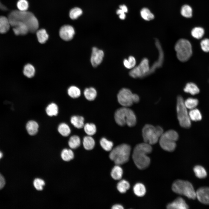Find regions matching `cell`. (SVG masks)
<instances>
[{
  "instance_id": "obj_32",
  "label": "cell",
  "mask_w": 209,
  "mask_h": 209,
  "mask_svg": "<svg viewBox=\"0 0 209 209\" xmlns=\"http://www.w3.org/2000/svg\"><path fill=\"white\" fill-rule=\"evenodd\" d=\"M35 70L34 67L32 64H26L24 68V75L28 78L33 77L34 75Z\"/></svg>"
},
{
  "instance_id": "obj_38",
  "label": "cell",
  "mask_w": 209,
  "mask_h": 209,
  "mask_svg": "<svg viewBox=\"0 0 209 209\" xmlns=\"http://www.w3.org/2000/svg\"><path fill=\"white\" fill-rule=\"evenodd\" d=\"M194 171L195 175L197 177L204 178L206 177L207 174L204 168L200 165L196 166L194 168Z\"/></svg>"
},
{
  "instance_id": "obj_21",
  "label": "cell",
  "mask_w": 209,
  "mask_h": 209,
  "mask_svg": "<svg viewBox=\"0 0 209 209\" xmlns=\"http://www.w3.org/2000/svg\"><path fill=\"white\" fill-rule=\"evenodd\" d=\"M181 14L184 18H191L193 14L192 7L189 4H184L181 7L180 11Z\"/></svg>"
},
{
  "instance_id": "obj_11",
  "label": "cell",
  "mask_w": 209,
  "mask_h": 209,
  "mask_svg": "<svg viewBox=\"0 0 209 209\" xmlns=\"http://www.w3.org/2000/svg\"><path fill=\"white\" fill-rule=\"evenodd\" d=\"M134 93L129 89L122 88L119 91L117 96L119 103L124 107L130 106L134 103Z\"/></svg>"
},
{
  "instance_id": "obj_31",
  "label": "cell",
  "mask_w": 209,
  "mask_h": 209,
  "mask_svg": "<svg viewBox=\"0 0 209 209\" xmlns=\"http://www.w3.org/2000/svg\"><path fill=\"white\" fill-rule=\"evenodd\" d=\"M58 131L61 135L65 137L68 136L71 132L69 126L65 123H61L59 125Z\"/></svg>"
},
{
  "instance_id": "obj_33",
  "label": "cell",
  "mask_w": 209,
  "mask_h": 209,
  "mask_svg": "<svg viewBox=\"0 0 209 209\" xmlns=\"http://www.w3.org/2000/svg\"><path fill=\"white\" fill-rule=\"evenodd\" d=\"M61 157L64 161H68L72 159L74 157V154L71 149H64L61 153Z\"/></svg>"
},
{
  "instance_id": "obj_8",
  "label": "cell",
  "mask_w": 209,
  "mask_h": 209,
  "mask_svg": "<svg viewBox=\"0 0 209 209\" xmlns=\"http://www.w3.org/2000/svg\"><path fill=\"white\" fill-rule=\"evenodd\" d=\"M179 135L175 130H170L163 132L159 139V144L164 150L169 152L174 151L176 148V142Z\"/></svg>"
},
{
  "instance_id": "obj_22",
  "label": "cell",
  "mask_w": 209,
  "mask_h": 209,
  "mask_svg": "<svg viewBox=\"0 0 209 209\" xmlns=\"http://www.w3.org/2000/svg\"><path fill=\"white\" fill-rule=\"evenodd\" d=\"M71 123L76 128L81 129L84 125V118L82 116H73L71 118Z\"/></svg>"
},
{
  "instance_id": "obj_3",
  "label": "cell",
  "mask_w": 209,
  "mask_h": 209,
  "mask_svg": "<svg viewBox=\"0 0 209 209\" xmlns=\"http://www.w3.org/2000/svg\"><path fill=\"white\" fill-rule=\"evenodd\" d=\"M114 119L116 123L123 126L127 125L129 127L134 126L136 123V118L133 111L127 107L117 109L114 113Z\"/></svg>"
},
{
  "instance_id": "obj_35",
  "label": "cell",
  "mask_w": 209,
  "mask_h": 209,
  "mask_svg": "<svg viewBox=\"0 0 209 209\" xmlns=\"http://www.w3.org/2000/svg\"><path fill=\"white\" fill-rule=\"evenodd\" d=\"M189 115L190 119L194 121H199L202 119L200 112L197 109H191L189 113Z\"/></svg>"
},
{
  "instance_id": "obj_40",
  "label": "cell",
  "mask_w": 209,
  "mask_h": 209,
  "mask_svg": "<svg viewBox=\"0 0 209 209\" xmlns=\"http://www.w3.org/2000/svg\"><path fill=\"white\" fill-rule=\"evenodd\" d=\"M84 130L88 136H92L95 134L96 131V125L92 123H87L84 126Z\"/></svg>"
},
{
  "instance_id": "obj_9",
  "label": "cell",
  "mask_w": 209,
  "mask_h": 209,
  "mask_svg": "<svg viewBox=\"0 0 209 209\" xmlns=\"http://www.w3.org/2000/svg\"><path fill=\"white\" fill-rule=\"evenodd\" d=\"M176 111L177 118L180 126L184 128H189L191 126L190 119L183 99L180 96L177 97Z\"/></svg>"
},
{
  "instance_id": "obj_2",
  "label": "cell",
  "mask_w": 209,
  "mask_h": 209,
  "mask_svg": "<svg viewBox=\"0 0 209 209\" xmlns=\"http://www.w3.org/2000/svg\"><path fill=\"white\" fill-rule=\"evenodd\" d=\"M151 145L143 143L137 144L135 147L132 154V158L136 167L143 170L149 165L150 160L148 154L151 152Z\"/></svg>"
},
{
  "instance_id": "obj_30",
  "label": "cell",
  "mask_w": 209,
  "mask_h": 209,
  "mask_svg": "<svg viewBox=\"0 0 209 209\" xmlns=\"http://www.w3.org/2000/svg\"><path fill=\"white\" fill-rule=\"evenodd\" d=\"M81 144L80 137L78 136L74 135L70 138L68 141V145L71 149H75L79 147Z\"/></svg>"
},
{
  "instance_id": "obj_29",
  "label": "cell",
  "mask_w": 209,
  "mask_h": 209,
  "mask_svg": "<svg viewBox=\"0 0 209 209\" xmlns=\"http://www.w3.org/2000/svg\"><path fill=\"white\" fill-rule=\"evenodd\" d=\"M36 35L38 41L41 44L45 43L48 38V35L46 30L44 29L37 30Z\"/></svg>"
},
{
  "instance_id": "obj_23",
  "label": "cell",
  "mask_w": 209,
  "mask_h": 209,
  "mask_svg": "<svg viewBox=\"0 0 209 209\" xmlns=\"http://www.w3.org/2000/svg\"><path fill=\"white\" fill-rule=\"evenodd\" d=\"M84 94L86 98L88 100L92 101L96 98L97 92L93 87L86 88L84 90Z\"/></svg>"
},
{
  "instance_id": "obj_41",
  "label": "cell",
  "mask_w": 209,
  "mask_h": 209,
  "mask_svg": "<svg viewBox=\"0 0 209 209\" xmlns=\"http://www.w3.org/2000/svg\"><path fill=\"white\" fill-rule=\"evenodd\" d=\"M124 65L127 69H130L134 68L136 64V60L134 57L130 56L128 59H125L123 61Z\"/></svg>"
},
{
  "instance_id": "obj_34",
  "label": "cell",
  "mask_w": 209,
  "mask_h": 209,
  "mask_svg": "<svg viewBox=\"0 0 209 209\" xmlns=\"http://www.w3.org/2000/svg\"><path fill=\"white\" fill-rule=\"evenodd\" d=\"M140 14L142 18L145 20L150 21L153 19L154 15L149 9L146 8L142 9L140 11Z\"/></svg>"
},
{
  "instance_id": "obj_47",
  "label": "cell",
  "mask_w": 209,
  "mask_h": 209,
  "mask_svg": "<svg viewBox=\"0 0 209 209\" xmlns=\"http://www.w3.org/2000/svg\"><path fill=\"white\" fill-rule=\"evenodd\" d=\"M5 183L4 179L2 175L0 174V190L4 186Z\"/></svg>"
},
{
  "instance_id": "obj_15",
  "label": "cell",
  "mask_w": 209,
  "mask_h": 209,
  "mask_svg": "<svg viewBox=\"0 0 209 209\" xmlns=\"http://www.w3.org/2000/svg\"><path fill=\"white\" fill-rule=\"evenodd\" d=\"M196 197L201 203L209 204V188L206 187L199 188L196 192Z\"/></svg>"
},
{
  "instance_id": "obj_7",
  "label": "cell",
  "mask_w": 209,
  "mask_h": 209,
  "mask_svg": "<svg viewBox=\"0 0 209 209\" xmlns=\"http://www.w3.org/2000/svg\"><path fill=\"white\" fill-rule=\"evenodd\" d=\"M172 189L176 193L194 199L196 198V192L191 183L189 181L177 180L173 183Z\"/></svg>"
},
{
  "instance_id": "obj_39",
  "label": "cell",
  "mask_w": 209,
  "mask_h": 209,
  "mask_svg": "<svg viewBox=\"0 0 209 209\" xmlns=\"http://www.w3.org/2000/svg\"><path fill=\"white\" fill-rule=\"evenodd\" d=\"M129 183L125 180H121L118 183L117 188L119 192L121 193H125L130 188Z\"/></svg>"
},
{
  "instance_id": "obj_25",
  "label": "cell",
  "mask_w": 209,
  "mask_h": 209,
  "mask_svg": "<svg viewBox=\"0 0 209 209\" xmlns=\"http://www.w3.org/2000/svg\"><path fill=\"white\" fill-rule=\"evenodd\" d=\"M184 91L192 95L198 93L199 89L197 86L192 82H189L186 84L184 89Z\"/></svg>"
},
{
  "instance_id": "obj_50",
  "label": "cell",
  "mask_w": 209,
  "mask_h": 209,
  "mask_svg": "<svg viewBox=\"0 0 209 209\" xmlns=\"http://www.w3.org/2000/svg\"><path fill=\"white\" fill-rule=\"evenodd\" d=\"M2 156L3 154L1 151H0V159L2 157Z\"/></svg>"
},
{
  "instance_id": "obj_48",
  "label": "cell",
  "mask_w": 209,
  "mask_h": 209,
  "mask_svg": "<svg viewBox=\"0 0 209 209\" xmlns=\"http://www.w3.org/2000/svg\"><path fill=\"white\" fill-rule=\"evenodd\" d=\"M111 208L112 209H124V208L122 205L117 204L114 205Z\"/></svg>"
},
{
  "instance_id": "obj_20",
  "label": "cell",
  "mask_w": 209,
  "mask_h": 209,
  "mask_svg": "<svg viewBox=\"0 0 209 209\" xmlns=\"http://www.w3.org/2000/svg\"><path fill=\"white\" fill-rule=\"evenodd\" d=\"M10 25L8 18L0 16V33L4 34L9 30Z\"/></svg>"
},
{
  "instance_id": "obj_49",
  "label": "cell",
  "mask_w": 209,
  "mask_h": 209,
  "mask_svg": "<svg viewBox=\"0 0 209 209\" xmlns=\"http://www.w3.org/2000/svg\"><path fill=\"white\" fill-rule=\"evenodd\" d=\"M120 8L125 13L127 12L128 11V9L127 6L124 5H121L120 6Z\"/></svg>"
},
{
  "instance_id": "obj_26",
  "label": "cell",
  "mask_w": 209,
  "mask_h": 209,
  "mask_svg": "<svg viewBox=\"0 0 209 209\" xmlns=\"http://www.w3.org/2000/svg\"><path fill=\"white\" fill-rule=\"evenodd\" d=\"M123 174V170L119 165L115 166L112 169L111 172V176L115 180H119L121 179Z\"/></svg>"
},
{
  "instance_id": "obj_18",
  "label": "cell",
  "mask_w": 209,
  "mask_h": 209,
  "mask_svg": "<svg viewBox=\"0 0 209 209\" xmlns=\"http://www.w3.org/2000/svg\"><path fill=\"white\" fill-rule=\"evenodd\" d=\"M190 33L192 37L199 40L203 37L205 34V30L202 27L196 26L192 29Z\"/></svg>"
},
{
  "instance_id": "obj_1",
  "label": "cell",
  "mask_w": 209,
  "mask_h": 209,
  "mask_svg": "<svg viewBox=\"0 0 209 209\" xmlns=\"http://www.w3.org/2000/svg\"><path fill=\"white\" fill-rule=\"evenodd\" d=\"M8 18L11 26H12L17 22H21L28 26L29 31L32 33L37 31L39 27L37 19L34 15L30 12L14 10L9 14Z\"/></svg>"
},
{
  "instance_id": "obj_13",
  "label": "cell",
  "mask_w": 209,
  "mask_h": 209,
  "mask_svg": "<svg viewBox=\"0 0 209 209\" xmlns=\"http://www.w3.org/2000/svg\"><path fill=\"white\" fill-rule=\"evenodd\" d=\"M104 55V53L103 50L96 47H93L90 59L92 66L96 67L100 65L103 60Z\"/></svg>"
},
{
  "instance_id": "obj_10",
  "label": "cell",
  "mask_w": 209,
  "mask_h": 209,
  "mask_svg": "<svg viewBox=\"0 0 209 209\" xmlns=\"http://www.w3.org/2000/svg\"><path fill=\"white\" fill-rule=\"evenodd\" d=\"M150 69L148 59L145 58L140 63L129 71V75L134 78H142L147 76Z\"/></svg>"
},
{
  "instance_id": "obj_43",
  "label": "cell",
  "mask_w": 209,
  "mask_h": 209,
  "mask_svg": "<svg viewBox=\"0 0 209 209\" xmlns=\"http://www.w3.org/2000/svg\"><path fill=\"white\" fill-rule=\"evenodd\" d=\"M82 10L78 7H75L71 9L69 12V17L72 19H77L82 14Z\"/></svg>"
},
{
  "instance_id": "obj_14",
  "label": "cell",
  "mask_w": 209,
  "mask_h": 209,
  "mask_svg": "<svg viewBox=\"0 0 209 209\" xmlns=\"http://www.w3.org/2000/svg\"><path fill=\"white\" fill-rule=\"evenodd\" d=\"M75 34V31L73 28L69 25H65L62 26L59 31L60 37L65 41L71 40Z\"/></svg>"
},
{
  "instance_id": "obj_28",
  "label": "cell",
  "mask_w": 209,
  "mask_h": 209,
  "mask_svg": "<svg viewBox=\"0 0 209 209\" xmlns=\"http://www.w3.org/2000/svg\"><path fill=\"white\" fill-rule=\"evenodd\" d=\"M134 194L138 197H142L146 193V190L144 185L142 183H138L133 187Z\"/></svg>"
},
{
  "instance_id": "obj_44",
  "label": "cell",
  "mask_w": 209,
  "mask_h": 209,
  "mask_svg": "<svg viewBox=\"0 0 209 209\" xmlns=\"http://www.w3.org/2000/svg\"><path fill=\"white\" fill-rule=\"evenodd\" d=\"M17 6L19 10L21 11H26L28 8V3L26 0H19Z\"/></svg>"
},
{
  "instance_id": "obj_45",
  "label": "cell",
  "mask_w": 209,
  "mask_h": 209,
  "mask_svg": "<svg viewBox=\"0 0 209 209\" xmlns=\"http://www.w3.org/2000/svg\"><path fill=\"white\" fill-rule=\"evenodd\" d=\"M45 185V183L44 181L40 179H36L33 181L34 186L35 189L38 190H42L43 187Z\"/></svg>"
},
{
  "instance_id": "obj_27",
  "label": "cell",
  "mask_w": 209,
  "mask_h": 209,
  "mask_svg": "<svg viewBox=\"0 0 209 209\" xmlns=\"http://www.w3.org/2000/svg\"><path fill=\"white\" fill-rule=\"evenodd\" d=\"M46 111L49 116H57L58 113V108L57 105L54 103L49 104L46 107Z\"/></svg>"
},
{
  "instance_id": "obj_19",
  "label": "cell",
  "mask_w": 209,
  "mask_h": 209,
  "mask_svg": "<svg viewBox=\"0 0 209 209\" xmlns=\"http://www.w3.org/2000/svg\"><path fill=\"white\" fill-rule=\"evenodd\" d=\"M39 128V125L35 121L30 120L27 123L26 128L28 134L30 135L33 136L37 133Z\"/></svg>"
},
{
  "instance_id": "obj_46",
  "label": "cell",
  "mask_w": 209,
  "mask_h": 209,
  "mask_svg": "<svg viewBox=\"0 0 209 209\" xmlns=\"http://www.w3.org/2000/svg\"><path fill=\"white\" fill-rule=\"evenodd\" d=\"M200 45L202 50L206 52H209V38H205L201 40Z\"/></svg>"
},
{
  "instance_id": "obj_37",
  "label": "cell",
  "mask_w": 209,
  "mask_h": 209,
  "mask_svg": "<svg viewBox=\"0 0 209 209\" xmlns=\"http://www.w3.org/2000/svg\"><path fill=\"white\" fill-rule=\"evenodd\" d=\"M68 93L71 98H78L80 96L81 91L77 87L72 86L69 88Z\"/></svg>"
},
{
  "instance_id": "obj_16",
  "label": "cell",
  "mask_w": 209,
  "mask_h": 209,
  "mask_svg": "<svg viewBox=\"0 0 209 209\" xmlns=\"http://www.w3.org/2000/svg\"><path fill=\"white\" fill-rule=\"evenodd\" d=\"M13 30L16 35H24L29 31L28 26L23 22L18 21L15 23L12 26Z\"/></svg>"
},
{
  "instance_id": "obj_42",
  "label": "cell",
  "mask_w": 209,
  "mask_h": 209,
  "mask_svg": "<svg viewBox=\"0 0 209 209\" xmlns=\"http://www.w3.org/2000/svg\"><path fill=\"white\" fill-rule=\"evenodd\" d=\"M184 103L187 109H192L195 108L198 103V100L192 98H189L184 101Z\"/></svg>"
},
{
  "instance_id": "obj_5",
  "label": "cell",
  "mask_w": 209,
  "mask_h": 209,
  "mask_svg": "<svg viewBox=\"0 0 209 209\" xmlns=\"http://www.w3.org/2000/svg\"><path fill=\"white\" fill-rule=\"evenodd\" d=\"M163 133L162 128L159 126L154 127L147 124L142 129V136L144 142L150 145L156 143Z\"/></svg>"
},
{
  "instance_id": "obj_24",
  "label": "cell",
  "mask_w": 209,
  "mask_h": 209,
  "mask_svg": "<svg viewBox=\"0 0 209 209\" xmlns=\"http://www.w3.org/2000/svg\"><path fill=\"white\" fill-rule=\"evenodd\" d=\"M84 148L87 150L93 149L95 145V141L93 138L90 136L84 137L83 140Z\"/></svg>"
},
{
  "instance_id": "obj_12",
  "label": "cell",
  "mask_w": 209,
  "mask_h": 209,
  "mask_svg": "<svg viewBox=\"0 0 209 209\" xmlns=\"http://www.w3.org/2000/svg\"><path fill=\"white\" fill-rule=\"evenodd\" d=\"M155 44L158 51V58L157 61L154 62L151 67H150L147 76L153 73L157 68L161 67L164 61L163 51L159 41L157 39H155Z\"/></svg>"
},
{
  "instance_id": "obj_6",
  "label": "cell",
  "mask_w": 209,
  "mask_h": 209,
  "mask_svg": "<svg viewBox=\"0 0 209 209\" xmlns=\"http://www.w3.org/2000/svg\"><path fill=\"white\" fill-rule=\"evenodd\" d=\"M174 49L177 58L182 62L188 61L192 54L191 43L185 39H179L175 44Z\"/></svg>"
},
{
  "instance_id": "obj_4",
  "label": "cell",
  "mask_w": 209,
  "mask_h": 209,
  "mask_svg": "<svg viewBox=\"0 0 209 209\" xmlns=\"http://www.w3.org/2000/svg\"><path fill=\"white\" fill-rule=\"evenodd\" d=\"M131 151V148L129 145L122 144L112 149L109 157L116 165H122L129 160Z\"/></svg>"
},
{
  "instance_id": "obj_36",
  "label": "cell",
  "mask_w": 209,
  "mask_h": 209,
  "mask_svg": "<svg viewBox=\"0 0 209 209\" xmlns=\"http://www.w3.org/2000/svg\"><path fill=\"white\" fill-rule=\"evenodd\" d=\"M100 144L102 148L107 151H111L113 146V142L105 138H102L100 139Z\"/></svg>"
},
{
  "instance_id": "obj_17",
  "label": "cell",
  "mask_w": 209,
  "mask_h": 209,
  "mask_svg": "<svg viewBox=\"0 0 209 209\" xmlns=\"http://www.w3.org/2000/svg\"><path fill=\"white\" fill-rule=\"evenodd\" d=\"M167 207L170 209H187L188 206L183 198L178 197L169 204Z\"/></svg>"
}]
</instances>
